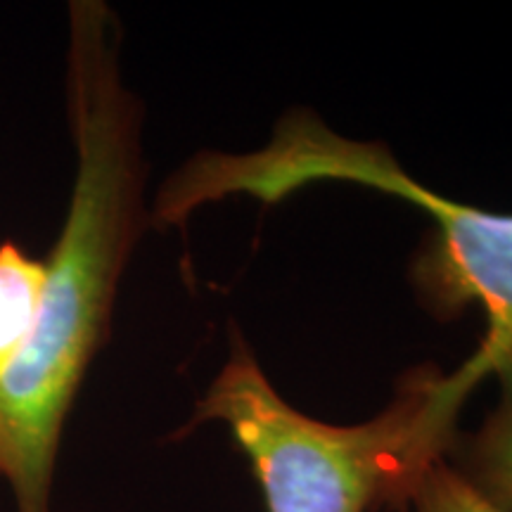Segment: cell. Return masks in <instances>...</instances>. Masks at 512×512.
Masks as SVG:
<instances>
[{
    "instance_id": "6da1fadb",
    "label": "cell",
    "mask_w": 512,
    "mask_h": 512,
    "mask_svg": "<svg viewBox=\"0 0 512 512\" xmlns=\"http://www.w3.org/2000/svg\"><path fill=\"white\" fill-rule=\"evenodd\" d=\"M67 114L76 169L46 256L34 337L0 380V432L17 512H48L64 422L110 337L119 283L143 230V105L121 69V27L102 0L69 3Z\"/></svg>"
},
{
    "instance_id": "7a4b0ae2",
    "label": "cell",
    "mask_w": 512,
    "mask_h": 512,
    "mask_svg": "<svg viewBox=\"0 0 512 512\" xmlns=\"http://www.w3.org/2000/svg\"><path fill=\"white\" fill-rule=\"evenodd\" d=\"M328 181L366 185L430 214L437 233L413 266L422 302L439 316L477 304L489 323L477 354L448 375L458 392L470 396L512 349V214L437 195L408 176L387 145L339 136L311 110L297 107L275 124L259 150H204L178 166L159 185L150 226H185L192 211L235 195L275 204L299 188Z\"/></svg>"
},
{
    "instance_id": "3957f363",
    "label": "cell",
    "mask_w": 512,
    "mask_h": 512,
    "mask_svg": "<svg viewBox=\"0 0 512 512\" xmlns=\"http://www.w3.org/2000/svg\"><path fill=\"white\" fill-rule=\"evenodd\" d=\"M460 408L444 375L418 370L377 418L328 425L275 392L235 332L228 361L181 434L223 422L252 465L266 512L408 510L422 472L451 451Z\"/></svg>"
},
{
    "instance_id": "277c9868",
    "label": "cell",
    "mask_w": 512,
    "mask_h": 512,
    "mask_svg": "<svg viewBox=\"0 0 512 512\" xmlns=\"http://www.w3.org/2000/svg\"><path fill=\"white\" fill-rule=\"evenodd\" d=\"M501 399L477 432L458 434L446 463L498 510L512 512V349L496 363Z\"/></svg>"
},
{
    "instance_id": "5b68a950",
    "label": "cell",
    "mask_w": 512,
    "mask_h": 512,
    "mask_svg": "<svg viewBox=\"0 0 512 512\" xmlns=\"http://www.w3.org/2000/svg\"><path fill=\"white\" fill-rule=\"evenodd\" d=\"M46 261L19 242H0V380L10 375L34 337Z\"/></svg>"
},
{
    "instance_id": "8992f818",
    "label": "cell",
    "mask_w": 512,
    "mask_h": 512,
    "mask_svg": "<svg viewBox=\"0 0 512 512\" xmlns=\"http://www.w3.org/2000/svg\"><path fill=\"white\" fill-rule=\"evenodd\" d=\"M408 510L413 512H503L465 482L444 460H437L422 472L415 484Z\"/></svg>"
},
{
    "instance_id": "52a82bcc",
    "label": "cell",
    "mask_w": 512,
    "mask_h": 512,
    "mask_svg": "<svg viewBox=\"0 0 512 512\" xmlns=\"http://www.w3.org/2000/svg\"><path fill=\"white\" fill-rule=\"evenodd\" d=\"M5 472H8V448H5L3 432H0V477H5Z\"/></svg>"
}]
</instances>
